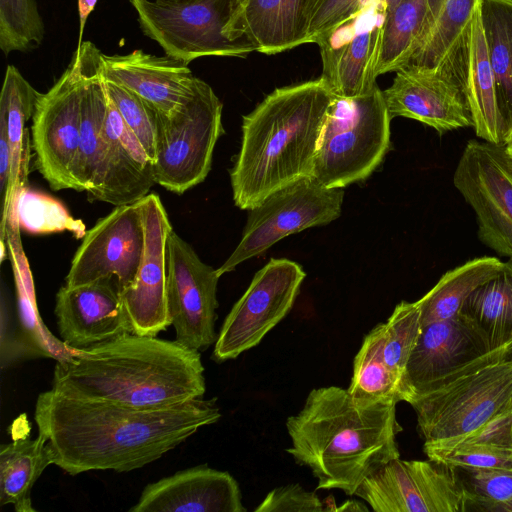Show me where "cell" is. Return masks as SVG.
<instances>
[{
  "label": "cell",
  "mask_w": 512,
  "mask_h": 512,
  "mask_svg": "<svg viewBox=\"0 0 512 512\" xmlns=\"http://www.w3.org/2000/svg\"><path fill=\"white\" fill-rule=\"evenodd\" d=\"M81 74V125L77 157L73 167L76 191L92 195L99 184L104 155L107 93L102 77V52L90 41L74 53Z\"/></svg>",
  "instance_id": "d4e9b609"
},
{
  "label": "cell",
  "mask_w": 512,
  "mask_h": 512,
  "mask_svg": "<svg viewBox=\"0 0 512 512\" xmlns=\"http://www.w3.org/2000/svg\"><path fill=\"white\" fill-rule=\"evenodd\" d=\"M478 8L504 122L505 145L512 133V0H480Z\"/></svg>",
  "instance_id": "f546056e"
},
{
  "label": "cell",
  "mask_w": 512,
  "mask_h": 512,
  "mask_svg": "<svg viewBox=\"0 0 512 512\" xmlns=\"http://www.w3.org/2000/svg\"><path fill=\"white\" fill-rule=\"evenodd\" d=\"M103 81L108 97L154 163L161 113L149 102L123 86L104 78Z\"/></svg>",
  "instance_id": "ab89813d"
},
{
  "label": "cell",
  "mask_w": 512,
  "mask_h": 512,
  "mask_svg": "<svg viewBox=\"0 0 512 512\" xmlns=\"http://www.w3.org/2000/svg\"><path fill=\"white\" fill-rule=\"evenodd\" d=\"M512 401V343L438 378L407 399L424 445L473 432Z\"/></svg>",
  "instance_id": "5b68a950"
},
{
  "label": "cell",
  "mask_w": 512,
  "mask_h": 512,
  "mask_svg": "<svg viewBox=\"0 0 512 512\" xmlns=\"http://www.w3.org/2000/svg\"><path fill=\"white\" fill-rule=\"evenodd\" d=\"M504 262L484 256L465 262L446 272L421 299L422 327L435 321L450 319L460 314L467 298L480 286L496 277Z\"/></svg>",
  "instance_id": "1f68e13d"
},
{
  "label": "cell",
  "mask_w": 512,
  "mask_h": 512,
  "mask_svg": "<svg viewBox=\"0 0 512 512\" xmlns=\"http://www.w3.org/2000/svg\"><path fill=\"white\" fill-rule=\"evenodd\" d=\"M479 2L480 0H427L424 27L406 66L437 68L468 28Z\"/></svg>",
  "instance_id": "4dcf8cb0"
},
{
  "label": "cell",
  "mask_w": 512,
  "mask_h": 512,
  "mask_svg": "<svg viewBox=\"0 0 512 512\" xmlns=\"http://www.w3.org/2000/svg\"><path fill=\"white\" fill-rule=\"evenodd\" d=\"M8 222H15L20 230L31 234L68 231L83 238L87 231L84 223L72 217L58 200L27 187L15 196Z\"/></svg>",
  "instance_id": "d590c367"
},
{
  "label": "cell",
  "mask_w": 512,
  "mask_h": 512,
  "mask_svg": "<svg viewBox=\"0 0 512 512\" xmlns=\"http://www.w3.org/2000/svg\"><path fill=\"white\" fill-rule=\"evenodd\" d=\"M45 27L35 0H0V48L4 55L38 48Z\"/></svg>",
  "instance_id": "8d00e7d4"
},
{
  "label": "cell",
  "mask_w": 512,
  "mask_h": 512,
  "mask_svg": "<svg viewBox=\"0 0 512 512\" xmlns=\"http://www.w3.org/2000/svg\"><path fill=\"white\" fill-rule=\"evenodd\" d=\"M376 512H463L464 494L453 469L434 462L394 459L354 493Z\"/></svg>",
  "instance_id": "2e32d148"
},
{
  "label": "cell",
  "mask_w": 512,
  "mask_h": 512,
  "mask_svg": "<svg viewBox=\"0 0 512 512\" xmlns=\"http://www.w3.org/2000/svg\"><path fill=\"white\" fill-rule=\"evenodd\" d=\"M310 0H246L231 39L272 55L308 43Z\"/></svg>",
  "instance_id": "484cf974"
},
{
  "label": "cell",
  "mask_w": 512,
  "mask_h": 512,
  "mask_svg": "<svg viewBox=\"0 0 512 512\" xmlns=\"http://www.w3.org/2000/svg\"><path fill=\"white\" fill-rule=\"evenodd\" d=\"M217 269L204 263L173 229L166 243L167 300L176 341L194 350L215 344Z\"/></svg>",
  "instance_id": "4fadbf2b"
},
{
  "label": "cell",
  "mask_w": 512,
  "mask_h": 512,
  "mask_svg": "<svg viewBox=\"0 0 512 512\" xmlns=\"http://www.w3.org/2000/svg\"><path fill=\"white\" fill-rule=\"evenodd\" d=\"M378 75L405 67L415 51L427 15V0H386Z\"/></svg>",
  "instance_id": "e575fe53"
},
{
  "label": "cell",
  "mask_w": 512,
  "mask_h": 512,
  "mask_svg": "<svg viewBox=\"0 0 512 512\" xmlns=\"http://www.w3.org/2000/svg\"><path fill=\"white\" fill-rule=\"evenodd\" d=\"M129 2L143 34L157 42L165 55L187 65L202 57H246L256 51L247 40L226 36L232 16L231 0Z\"/></svg>",
  "instance_id": "ba28073f"
},
{
  "label": "cell",
  "mask_w": 512,
  "mask_h": 512,
  "mask_svg": "<svg viewBox=\"0 0 512 512\" xmlns=\"http://www.w3.org/2000/svg\"><path fill=\"white\" fill-rule=\"evenodd\" d=\"M495 512H512V497L505 503L499 505Z\"/></svg>",
  "instance_id": "681fc988"
},
{
  "label": "cell",
  "mask_w": 512,
  "mask_h": 512,
  "mask_svg": "<svg viewBox=\"0 0 512 512\" xmlns=\"http://www.w3.org/2000/svg\"><path fill=\"white\" fill-rule=\"evenodd\" d=\"M155 1L163 2V3H187V2H195V1H199V0H155Z\"/></svg>",
  "instance_id": "f907efd6"
},
{
  "label": "cell",
  "mask_w": 512,
  "mask_h": 512,
  "mask_svg": "<svg viewBox=\"0 0 512 512\" xmlns=\"http://www.w3.org/2000/svg\"><path fill=\"white\" fill-rule=\"evenodd\" d=\"M220 418L216 399L136 409L74 398L52 388L38 395L34 412L53 464L72 476L93 470L138 469Z\"/></svg>",
  "instance_id": "6da1fadb"
},
{
  "label": "cell",
  "mask_w": 512,
  "mask_h": 512,
  "mask_svg": "<svg viewBox=\"0 0 512 512\" xmlns=\"http://www.w3.org/2000/svg\"><path fill=\"white\" fill-rule=\"evenodd\" d=\"M20 228L10 222L6 228L7 256L14 274L18 314L16 351L21 359L48 357L56 361L67 358L74 349L56 339L43 325L37 311L32 274L20 239Z\"/></svg>",
  "instance_id": "83f0119b"
},
{
  "label": "cell",
  "mask_w": 512,
  "mask_h": 512,
  "mask_svg": "<svg viewBox=\"0 0 512 512\" xmlns=\"http://www.w3.org/2000/svg\"><path fill=\"white\" fill-rule=\"evenodd\" d=\"M256 512H324L328 511L315 492L299 484H288L271 490L255 508Z\"/></svg>",
  "instance_id": "ee69618b"
},
{
  "label": "cell",
  "mask_w": 512,
  "mask_h": 512,
  "mask_svg": "<svg viewBox=\"0 0 512 512\" xmlns=\"http://www.w3.org/2000/svg\"><path fill=\"white\" fill-rule=\"evenodd\" d=\"M130 512H245L238 482L200 465L148 484Z\"/></svg>",
  "instance_id": "7402d4cb"
},
{
  "label": "cell",
  "mask_w": 512,
  "mask_h": 512,
  "mask_svg": "<svg viewBox=\"0 0 512 512\" xmlns=\"http://www.w3.org/2000/svg\"><path fill=\"white\" fill-rule=\"evenodd\" d=\"M386 8V0H375L314 39L321 55V77L334 96L358 97L377 85Z\"/></svg>",
  "instance_id": "9a60e30c"
},
{
  "label": "cell",
  "mask_w": 512,
  "mask_h": 512,
  "mask_svg": "<svg viewBox=\"0 0 512 512\" xmlns=\"http://www.w3.org/2000/svg\"><path fill=\"white\" fill-rule=\"evenodd\" d=\"M222 109L212 87L198 78L185 104L169 115L161 113L153 163L156 184L183 194L206 179L215 145L224 133Z\"/></svg>",
  "instance_id": "52a82bcc"
},
{
  "label": "cell",
  "mask_w": 512,
  "mask_h": 512,
  "mask_svg": "<svg viewBox=\"0 0 512 512\" xmlns=\"http://www.w3.org/2000/svg\"><path fill=\"white\" fill-rule=\"evenodd\" d=\"M463 490L465 511L495 512L512 497V470L451 468Z\"/></svg>",
  "instance_id": "74e56055"
},
{
  "label": "cell",
  "mask_w": 512,
  "mask_h": 512,
  "mask_svg": "<svg viewBox=\"0 0 512 512\" xmlns=\"http://www.w3.org/2000/svg\"><path fill=\"white\" fill-rule=\"evenodd\" d=\"M510 142H512V133H511V135H510V137H509V139H508V141H507V143H506V144H508V143H510ZM506 144H505V145H506Z\"/></svg>",
  "instance_id": "f5cc1de1"
},
{
  "label": "cell",
  "mask_w": 512,
  "mask_h": 512,
  "mask_svg": "<svg viewBox=\"0 0 512 512\" xmlns=\"http://www.w3.org/2000/svg\"><path fill=\"white\" fill-rule=\"evenodd\" d=\"M98 0H78V16H79V47L82 44V37L85 29L87 19L91 12L95 9Z\"/></svg>",
  "instance_id": "bcb514c9"
},
{
  "label": "cell",
  "mask_w": 512,
  "mask_h": 512,
  "mask_svg": "<svg viewBox=\"0 0 512 512\" xmlns=\"http://www.w3.org/2000/svg\"><path fill=\"white\" fill-rule=\"evenodd\" d=\"M382 93L391 119L417 120L440 134L472 126L464 92L441 67H403Z\"/></svg>",
  "instance_id": "ac0fdd59"
},
{
  "label": "cell",
  "mask_w": 512,
  "mask_h": 512,
  "mask_svg": "<svg viewBox=\"0 0 512 512\" xmlns=\"http://www.w3.org/2000/svg\"><path fill=\"white\" fill-rule=\"evenodd\" d=\"M385 323L376 325L363 339L354 358L348 388L354 400L363 405L401 401L399 381L384 357Z\"/></svg>",
  "instance_id": "836d02e7"
},
{
  "label": "cell",
  "mask_w": 512,
  "mask_h": 512,
  "mask_svg": "<svg viewBox=\"0 0 512 512\" xmlns=\"http://www.w3.org/2000/svg\"><path fill=\"white\" fill-rule=\"evenodd\" d=\"M102 76L137 94L164 115L192 97L198 79L187 64L141 49L124 55L102 53Z\"/></svg>",
  "instance_id": "603a6c76"
},
{
  "label": "cell",
  "mask_w": 512,
  "mask_h": 512,
  "mask_svg": "<svg viewBox=\"0 0 512 512\" xmlns=\"http://www.w3.org/2000/svg\"><path fill=\"white\" fill-rule=\"evenodd\" d=\"M453 184L476 214L479 239L512 258V157L505 146L469 140Z\"/></svg>",
  "instance_id": "8fae6325"
},
{
  "label": "cell",
  "mask_w": 512,
  "mask_h": 512,
  "mask_svg": "<svg viewBox=\"0 0 512 512\" xmlns=\"http://www.w3.org/2000/svg\"><path fill=\"white\" fill-rule=\"evenodd\" d=\"M390 122L376 85L354 98L334 96L322 130L312 177L327 188L365 180L390 147Z\"/></svg>",
  "instance_id": "8992f818"
},
{
  "label": "cell",
  "mask_w": 512,
  "mask_h": 512,
  "mask_svg": "<svg viewBox=\"0 0 512 512\" xmlns=\"http://www.w3.org/2000/svg\"><path fill=\"white\" fill-rule=\"evenodd\" d=\"M145 242L143 199L117 206L86 231L72 258L65 286L115 278L120 293L136 277Z\"/></svg>",
  "instance_id": "5bb4252c"
},
{
  "label": "cell",
  "mask_w": 512,
  "mask_h": 512,
  "mask_svg": "<svg viewBox=\"0 0 512 512\" xmlns=\"http://www.w3.org/2000/svg\"><path fill=\"white\" fill-rule=\"evenodd\" d=\"M396 405H363L338 386L313 389L286 421L292 442L286 452L311 470L316 489L353 496L365 479L400 457Z\"/></svg>",
  "instance_id": "3957f363"
},
{
  "label": "cell",
  "mask_w": 512,
  "mask_h": 512,
  "mask_svg": "<svg viewBox=\"0 0 512 512\" xmlns=\"http://www.w3.org/2000/svg\"><path fill=\"white\" fill-rule=\"evenodd\" d=\"M145 242L133 284L120 293L130 331L157 336L172 325L166 278V243L173 229L156 193L143 198Z\"/></svg>",
  "instance_id": "e0dca14e"
},
{
  "label": "cell",
  "mask_w": 512,
  "mask_h": 512,
  "mask_svg": "<svg viewBox=\"0 0 512 512\" xmlns=\"http://www.w3.org/2000/svg\"><path fill=\"white\" fill-rule=\"evenodd\" d=\"M385 328V361L400 385L407 362L422 330L418 302H400L385 322Z\"/></svg>",
  "instance_id": "f35d334b"
},
{
  "label": "cell",
  "mask_w": 512,
  "mask_h": 512,
  "mask_svg": "<svg viewBox=\"0 0 512 512\" xmlns=\"http://www.w3.org/2000/svg\"><path fill=\"white\" fill-rule=\"evenodd\" d=\"M306 276L289 259L272 258L225 318L214 345L213 359L224 362L258 345L291 310Z\"/></svg>",
  "instance_id": "30bf717a"
},
{
  "label": "cell",
  "mask_w": 512,
  "mask_h": 512,
  "mask_svg": "<svg viewBox=\"0 0 512 512\" xmlns=\"http://www.w3.org/2000/svg\"><path fill=\"white\" fill-rule=\"evenodd\" d=\"M428 458L449 468H495L512 470V451L477 444L424 450Z\"/></svg>",
  "instance_id": "60d3db41"
},
{
  "label": "cell",
  "mask_w": 512,
  "mask_h": 512,
  "mask_svg": "<svg viewBox=\"0 0 512 512\" xmlns=\"http://www.w3.org/2000/svg\"><path fill=\"white\" fill-rule=\"evenodd\" d=\"M54 313L62 341L74 350L131 333L115 278L63 285L56 294Z\"/></svg>",
  "instance_id": "d6986e66"
},
{
  "label": "cell",
  "mask_w": 512,
  "mask_h": 512,
  "mask_svg": "<svg viewBox=\"0 0 512 512\" xmlns=\"http://www.w3.org/2000/svg\"><path fill=\"white\" fill-rule=\"evenodd\" d=\"M507 153L512 157V142L504 145Z\"/></svg>",
  "instance_id": "816d5d0a"
},
{
  "label": "cell",
  "mask_w": 512,
  "mask_h": 512,
  "mask_svg": "<svg viewBox=\"0 0 512 512\" xmlns=\"http://www.w3.org/2000/svg\"><path fill=\"white\" fill-rule=\"evenodd\" d=\"M53 464L46 438H16L0 447V506L13 505L17 512H36L31 491L42 472Z\"/></svg>",
  "instance_id": "f1b7e54d"
},
{
  "label": "cell",
  "mask_w": 512,
  "mask_h": 512,
  "mask_svg": "<svg viewBox=\"0 0 512 512\" xmlns=\"http://www.w3.org/2000/svg\"><path fill=\"white\" fill-rule=\"evenodd\" d=\"M333 99L320 76L275 89L243 117L241 147L230 172L237 207L250 210L273 192L312 177Z\"/></svg>",
  "instance_id": "277c9868"
},
{
  "label": "cell",
  "mask_w": 512,
  "mask_h": 512,
  "mask_svg": "<svg viewBox=\"0 0 512 512\" xmlns=\"http://www.w3.org/2000/svg\"><path fill=\"white\" fill-rule=\"evenodd\" d=\"M81 86L80 68L73 54L53 86L39 94L32 116L35 165L55 191L76 190L72 172L80 140Z\"/></svg>",
  "instance_id": "7c38bea8"
},
{
  "label": "cell",
  "mask_w": 512,
  "mask_h": 512,
  "mask_svg": "<svg viewBox=\"0 0 512 512\" xmlns=\"http://www.w3.org/2000/svg\"><path fill=\"white\" fill-rule=\"evenodd\" d=\"M104 142L99 184L88 198L115 207L145 198L156 184L153 162L108 95Z\"/></svg>",
  "instance_id": "cb8c5ba5"
},
{
  "label": "cell",
  "mask_w": 512,
  "mask_h": 512,
  "mask_svg": "<svg viewBox=\"0 0 512 512\" xmlns=\"http://www.w3.org/2000/svg\"><path fill=\"white\" fill-rule=\"evenodd\" d=\"M343 196V189L327 188L313 177L273 192L249 210L242 238L218 274L233 271L291 234L334 221L341 215Z\"/></svg>",
  "instance_id": "9c48e42d"
},
{
  "label": "cell",
  "mask_w": 512,
  "mask_h": 512,
  "mask_svg": "<svg viewBox=\"0 0 512 512\" xmlns=\"http://www.w3.org/2000/svg\"><path fill=\"white\" fill-rule=\"evenodd\" d=\"M335 511H368L366 505L362 504L356 500H348L344 502L341 506L336 507Z\"/></svg>",
  "instance_id": "c3c4849f"
},
{
  "label": "cell",
  "mask_w": 512,
  "mask_h": 512,
  "mask_svg": "<svg viewBox=\"0 0 512 512\" xmlns=\"http://www.w3.org/2000/svg\"><path fill=\"white\" fill-rule=\"evenodd\" d=\"M52 389L136 409L178 406L206 391L200 351L127 333L56 362Z\"/></svg>",
  "instance_id": "7a4b0ae2"
},
{
  "label": "cell",
  "mask_w": 512,
  "mask_h": 512,
  "mask_svg": "<svg viewBox=\"0 0 512 512\" xmlns=\"http://www.w3.org/2000/svg\"><path fill=\"white\" fill-rule=\"evenodd\" d=\"M246 0H231V20L230 23L226 29V36L231 39L232 31L234 28V25L241 13V10L245 4ZM232 40V39H231Z\"/></svg>",
  "instance_id": "7dc6e473"
},
{
  "label": "cell",
  "mask_w": 512,
  "mask_h": 512,
  "mask_svg": "<svg viewBox=\"0 0 512 512\" xmlns=\"http://www.w3.org/2000/svg\"><path fill=\"white\" fill-rule=\"evenodd\" d=\"M39 92L24 78L14 65L6 67L0 95V120L7 127L11 149V173L7 190L2 197L0 242H6L9 210L15 196L27 183L30 140L26 123L32 118Z\"/></svg>",
  "instance_id": "4316f807"
},
{
  "label": "cell",
  "mask_w": 512,
  "mask_h": 512,
  "mask_svg": "<svg viewBox=\"0 0 512 512\" xmlns=\"http://www.w3.org/2000/svg\"><path fill=\"white\" fill-rule=\"evenodd\" d=\"M438 67L449 73L464 92L476 136L504 145V122L478 7L468 28Z\"/></svg>",
  "instance_id": "44dd1931"
},
{
  "label": "cell",
  "mask_w": 512,
  "mask_h": 512,
  "mask_svg": "<svg viewBox=\"0 0 512 512\" xmlns=\"http://www.w3.org/2000/svg\"><path fill=\"white\" fill-rule=\"evenodd\" d=\"M465 444L487 445L512 451V401L498 414L468 435L450 442L423 445V450Z\"/></svg>",
  "instance_id": "7bdbcfd3"
},
{
  "label": "cell",
  "mask_w": 512,
  "mask_h": 512,
  "mask_svg": "<svg viewBox=\"0 0 512 512\" xmlns=\"http://www.w3.org/2000/svg\"><path fill=\"white\" fill-rule=\"evenodd\" d=\"M489 351L482 332L461 313L423 326L401 380V401Z\"/></svg>",
  "instance_id": "ffe728a7"
},
{
  "label": "cell",
  "mask_w": 512,
  "mask_h": 512,
  "mask_svg": "<svg viewBox=\"0 0 512 512\" xmlns=\"http://www.w3.org/2000/svg\"><path fill=\"white\" fill-rule=\"evenodd\" d=\"M375 0H310L308 43L329 32Z\"/></svg>",
  "instance_id": "b9f144b4"
},
{
  "label": "cell",
  "mask_w": 512,
  "mask_h": 512,
  "mask_svg": "<svg viewBox=\"0 0 512 512\" xmlns=\"http://www.w3.org/2000/svg\"><path fill=\"white\" fill-rule=\"evenodd\" d=\"M11 173V149L8 139L7 127L0 120V192L3 197L10 180Z\"/></svg>",
  "instance_id": "f6af8a7d"
},
{
  "label": "cell",
  "mask_w": 512,
  "mask_h": 512,
  "mask_svg": "<svg viewBox=\"0 0 512 512\" xmlns=\"http://www.w3.org/2000/svg\"><path fill=\"white\" fill-rule=\"evenodd\" d=\"M460 313L477 326L491 350L512 343V258L467 298Z\"/></svg>",
  "instance_id": "d6a6232c"
}]
</instances>
